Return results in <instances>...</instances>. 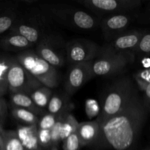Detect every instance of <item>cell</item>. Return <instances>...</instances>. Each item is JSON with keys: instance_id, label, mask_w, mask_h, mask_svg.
Here are the masks:
<instances>
[{"instance_id": "obj_14", "label": "cell", "mask_w": 150, "mask_h": 150, "mask_svg": "<svg viewBox=\"0 0 150 150\" xmlns=\"http://www.w3.org/2000/svg\"><path fill=\"white\" fill-rule=\"evenodd\" d=\"M16 132L25 150H42L38 142L37 125H23L19 124Z\"/></svg>"}, {"instance_id": "obj_32", "label": "cell", "mask_w": 150, "mask_h": 150, "mask_svg": "<svg viewBox=\"0 0 150 150\" xmlns=\"http://www.w3.org/2000/svg\"><path fill=\"white\" fill-rule=\"evenodd\" d=\"M144 18L145 20L150 21V4L146 9V11L144 15Z\"/></svg>"}, {"instance_id": "obj_24", "label": "cell", "mask_w": 150, "mask_h": 150, "mask_svg": "<svg viewBox=\"0 0 150 150\" xmlns=\"http://www.w3.org/2000/svg\"><path fill=\"white\" fill-rule=\"evenodd\" d=\"M13 57L0 55V92L4 95L7 89V74Z\"/></svg>"}, {"instance_id": "obj_18", "label": "cell", "mask_w": 150, "mask_h": 150, "mask_svg": "<svg viewBox=\"0 0 150 150\" xmlns=\"http://www.w3.org/2000/svg\"><path fill=\"white\" fill-rule=\"evenodd\" d=\"M10 103L12 107H16V108H21L24 109L29 110L32 111L36 115L42 116L45 114V111L38 108L34 102L32 101V98L29 95L21 92L18 93H10Z\"/></svg>"}, {"instance_id": "obj_5", "label": "cell", "mask_w": 150, "mask_h": 150, "mask_svg": "<svg viewBox=\"0 0 150 150\" xmlns=\"http://www.w3.org/2000/svg\"><path fill=\"white\" fill-rule=\"evenodd\" d=\"M15 58L41 84L51 89L58 86L60 76L57 69L41 59L34 51L29 49L19 53Z\"/></svg>"}, {"instance_id": "obj_1", "label": "cell", "mask_w": 150, "mask_h": 150, "mask_svg": "<svg viewBox=\"0 0 150 150\" xmlns=\"http://www.w3.org/2000/svg\"><path fill=\"white\" fill-rule=\"evenodd\" d=\"M147 111L138 91L120 113L99 126V135L94 146L132 150L138 141Z\"/></svg>"}, {"instance_id": "obj_28", "label": "cell", "mask_w": 150, "mask_h": 150, "mask_svg": "<svg viewBox=\"0 0 150 150\" xmlns=\"http://www.w3.org/2000/svg\"><path fill=\"white\" fill-rule=\"evenodd\" d=\"M38 139L42 150L52 149L50 130H38Z\"/></svg>"}, {"instance_id": "obj_9", "label": "cell", "mask_w": 150, "mask_h": 150, "mask_svg": "<svg viewBox=\"0 0 150 150\" xmlns=\"http://www.w3.org/2000/svg\"><path fill=\"white\" fill-rule=\"evenodd\" d=\"M41 86L43 84L28 73L15 57H13L7 74V89L10 93L21 92L29 95Z\"/></svg>"}, {"instance_id": "obj_10", "label": "cell", "mask_w": 150, "mask_h": 150, "mask_svg": "<svg viewBox=\"0 0 150 150\" xmlns=\"http://www.w3.org/2000/svg\"><path fill=\"white\" fill-rule=\"evenodd\" d=\"M101 48L87 39H74L66 42V61L71 64L88 62L95 59Z\"/></svg>"}, {"instance_id": "obj_25", "label": "cell", "mask_w": 150, "mask_h": 150, "mask_svg": "<svg viewBox=\"0 0 150 150\" xmlns=\"http://www.w3.org/2000/svg\"><path fill=\"white\" fill-rule=\"evenodd\" d=\"M60 116L46 112L41 116V117H39V120L37 123V128L38 130H51L57 122Z\"/></svg>"}, {"instance_id": "obj_12", "label": "cell", "mask_w": 150, "mask_h": 150, "mask_svg": "<svg viewBox=\"0 0 150 150\" xmlns=\"http://www.w3.org/2000/svg\"><path fill=\"white\" fill-rule=\"evenodd\" d=\"M92 62L71 64L65 80L66 94L72 95L92 79Z\"/></svg>"}, {"instance_id": "obj_35", "label": "cell", "mask_w": 150, "mask_h": 150, "mask_svg": "<svg viewBox=\"0 0 150 150\" xmlns=\"http://www.w3.org/2000/svg\"><path fill=\"white\" fill-rule=\"evenodd\" d=\"M0 150H2V143H1V136H0Z\"/></svg>"}, {"instance_id": "obj_13", "label": "cell", "mask_w": 150, "mask_h": 150, "mask_svg": "<svg viewBox=\"0 0 150 150\" xmlns=\"http://www.w3.org/2000/svg\"><path fill=\"white\" fill-rule=\"evenodd\" d=\"M146 31L128 30L111 41L109 48L117 52H133Z\"/></svg>"}, {"instance_id": "obj_36", "label": "cell", "mask_w": 150, "mask_h": 150, "mask_svg": "<svg viewBox=\"0 0 150 150\" xmlns=\"http://www.w3.org/2000/svg\"><path fill=\"white\" fill-rule=\"evenodd\" d=\"M3 95H3V94H2V93H1V92H0V98H1V97H2V96H3Z\"/></svg>"}, {"instance_id": "obj_16", "label": "cell", "mask_w": 150, "mask_h": 150, "mask_svg": "<svg viewBox=\"0 0 150 150\" xmlns=\"http://www.w3.org/2000/svg\"><path fill=\"white\" fill-rule=\"evenodd\" d=\"M0 46L7 51L21 53L29 50L34 45L22 35L15 32H8L0 40Z\"/></svg>"}, {"instance_id": "obj_26", "label": "cell", "mask_w": 150, "mask_h": 150, "mask_svg": "<svg viewBox=\"0 0 150 150\" xmlns=\"http://www.w3.org/2000/svg\"><path fill=\"white\" fill-rule=\"evenodd\" d=\"M67 114H69V113H66V114L60 115V117H59L58 120L57 121V122H56L55 125L53 126L52 128L50 130V132H51V146H52V149H58V145L59 144H60V142H61L60 134H61L62 123H63V119H64L65 116H66Z\"/></svg>"}, {"instance_id": "obj_33", "label": "cell", "mask_w": 150, "mask_h": 150, "mask_svg": "<svg viewBox=\"0 0 150 150\" xmlns=\"http://www.w3.org/2000/svg\"><path fill=\"white\" fill-rule=\"evenodd\" d=\"M143 64L144 65V67L146 69L150 68V59L149 58H146L143 60Z\"/></svg>"}, {"instance_id": "obj_7", "label": "cell", "mask_w": 150, "mask_h": 150, "mask_svg": "<svg viewBox=\"0 0 150 150\" xmlns=\"http://www.w3.org/2000/svg\"><path fill=\"white\" fill-rule=\"evenodd\" d=\"M76 2L101 18L118 13L137 12L142 4L141 0H79Z\"/></svg>"}, {"instance_id": "obj_31", "label": "cell", "mask_w": 150, "mask_h": 150, "mask_svg": "<svg viewBox=\"0 0 150 150\" xmlns=\"http://www.w3.org/2000/svg\"><path fill=\"white\" fill-rule=\"evenodd\" d=\"M144 95L143 98V100H144V105H145L147 111L150 110V83H149L148 86L144 90Z\"/></svg>"}, {"instance_id": "obj_20", "label": "cell", "mask_w": 150, "mask_h": 150, "mask_svg": "<svg viewBox=\"0 0 150 150\" xmlns=\"http://www.w3.org/2000/svg\"><path fill=\"white\" fill-rule=\"evenodd\" d=\"M52 95L51 89L43 85L31 92L29 96L38 108L45 111Z\"/></svg>"}, {"instance_id": "obj_15", "label": "cell", "mask_w": 150, "mask_h": 150, "mask_svg": "<svg viewBox=\"0 0 150 150\" xmlns=\"http://www.w3.org/2000/svg\"><path fill=\"white\" fill-rule=\"evenodd\" d=\"M76 133L82 147L87 146H94L99 135V125L96 120L79 122Z\"/></svg>"}, {"instance_id": "obj_21", "label": "cell", "mask_w": 150, "mask_h": 150, "mask_svg": "<svg viewBox=\"0 0 150 150\" xmlns=\"http://www.w3.org/2000/svg\"><path fill=\"white\" fill-rule=\"evenodd\" d=\"M11 114L13 118L23 125H37L39 117L29 110L21 108L12 107Z\"/></svg>"}, {"instance_id": "obj_23", "label": "cell", "mask_w": 150, "mask_h": 150, "mask_svg": "<svg viewBox=\"0 0 150 150\" xmlns=\"http://www.w3.org/2000/svg\"><path fill=\"white\" fill-rule=\"evenodd\" d=\"M79 123L74 116L71 113H69L65 116L62 123L61 134H60L62 142H64L71 135L76 132Z\"/></svg>"}, {"instance_id": "obj_34", "label": "cell", "mask_w": 150, "mask_h": 150, "mask_svg": "<svg viewBox=\"0 0 150 150\" xmlns=\"http://www.w3.org/2000/svg\"><path fill=\"white\" fill-rule=\"evenodd\" d=\"M4 130V129L3 128V125L1 124V123H0V134H1V133H2Z\"/></svg>"}, {"instance_id": "obj_17", "label": "cell", "mask_w": 150, "mask_h": 150, "mask_svg": "<svg viewBox=\"0 0 150 150\" xmlns=\"http://www.w3.org/2000/svg\"><path fill=\"white\" fill-rule=\"evenodd\" d=\"M67 94H53L47 105V113L60 116L69 113L73 108V105Z\"/></svg>"}, {"instance_id": "obj_11", "label": "cell", "mask_w": 150, "mask_h": 150, "mask_svg": "<svg viewBox=\"0 0 150 150\" xmlns=\"http://www.w3.org/2000/svg\"><path fill=\"white\" fill-rule=\"evenodd\" d=\"M137 17V12H131L118 13L100 18L99 27L106 40L110 42L128 31L129 26Z\"/></svg>"}, {"instance_id": "obj_8", "label": "cell", "mask_w": 150, "mask_h": 150, "mask_svg": "<svg viewBox=\"0 0 150 150\" xmlns=\"http://www.w3.org/2000/svg\"><path fill=\"white\" fill-rule=\"evenodd\" d=\"M35 52L56 69L66 64V42L63 38L55 32L37 44Z\"/></svg>"}, {"instance_id": "obj_27", "label": "cell", "mask_w": 150, "mask_h": 150, "mask_svg": "<svg viewBox=\"0 0 150 150\" xmlns=\"http://www.w3.org/2000/svg\"><path fill=\"white\" fill-rule=\"evenodd\" d=\"M133 53L138 55H150V32H144Z\"/></svg>"}, {"instance_id": "obj_37", "label": "cell", "mask_w": 150, "mask_h": 150, "mask_svg": "<svg viewBox=\"0 0 150 150\" xmlns=\"http://www.w3.org/2000/svg\"><path fill=\"white\" fill-rule=\"evenodd\" d=\"M144 150H150V146H149V147H148V148H146V149H144Z\"/></svg>"}, {"instance_id": "obj_6", "label": "cell", "mask_w": 150, "mask_h": 150, "mask_svg": "<svg viewBox=\"0 0 150 150\" xmlns=\"http://www.w3.org/2000/svg\"><path fill=\"white\" fill-rule=\"evenodd\" d=\"M134 57L133 52H117L108 46L101 48L91 64L93 76L109 77L119 74L133 62Z\"/></svg>"}, {"instance_id": "obj_19", "label": "cell", "mask_w": 150, "mask_h": 150, "mask_svg": "<svg viewBox=\"0 0 150 150\" xmlns=\"http://www.w3.org/2000/svg\"><path fill=\"white\" fill-rule=\"evenodd\" d=\"M19 13L16 6H10L0 10V35L10 32L17 21Z\"/></svg>"}, {"instance_id": "obj_38", "label": "cell", "mask_w": 150, "mask_h": 150, "mask_svg": "<svg viewBox=\"0 0 150 150\" xmlns=\"http://www.w3.org/2000/svg\"><path fill=\"white\" fill-rule=\"evenodd\" d=\"M52 150H58V149H52Z\"/></svg>"}, {"instance_id": "obj_2", "label": "cell", "mask_w": 150, "mask_h": 150, "mask_svg": "<svg viewBox=\"0 0 150 150\" xmlns=\"http://www.w3.org/2000/svg\"><path fill=\"white\" fill-rule=\"evenodd\" d=\"M38 7L53 22L69 29L91 31L99 26V18L69 4L49 2L41 4Z\"/></svg>"}, {"instance_id": "obj_4", "label": "cell", "mask_w": 150, "mask_h": 150, "mask_svg": "<svg viewBox=\"0 0 150 150\" xmlns=\"http://www.w3.org/2000/svg\"><path fill=\"white\" fill-rule=\"evenodd\" d=\"M52 21L39 7H30L23 13H19L16 23L10 32H15L24 37L33 45L54 33Z\"/></svg>"}, {"instance_id": "obj_3", "label": "cell", "mask_w": 150, "mask_h": 150, "mask_svg": "<svg viewBox=\"0 0 150 150\" xmlns=\"http://www.w3.org/2000/svg\"><path fill=\"white\" fill-rule=\"evenodd\" d=\"M138 91L132 79L122 76L116 79L105 91L101 110L96 120L99 125L120 113Z\"/></svg>"}, {"instance_id": "obj_30", "label": "cell", "mask_w": 150, "mask_h": 150, "mask_svg": "<svg viewBox=\"0 0 150 150\" xmlns=\"http://www.w3.org/2000/svg\"><path fill=\"white\" fill-rule=\"evenodd\" d=\"M7 114V105L6 100L1 97L0 98V123L3 125Z\"/></svg>"}, {"instance_id": "obj_29", "label": "cell", "mask_w": 150, "mask_h": 150, "mask_svg": "<svg viewBox=\"0 0 150 150\" xmlns=\"http://www.w3.org/2000/svg\"><path fill=\"white\" fill-rule=\"evenodd\" d=\"M82 147L80 140L76 132L69 136L63 142V150H80Z\"/></svg>"}, {"instance_id": "obj_22", "label": "cell", "mask_w": 150, "mask_h": 150, "mask_svg": "<svg viewBox=\"0 0 150 150\" xmlns=\"http://www.w3.org/2000/svg\"><path fill=\"white\" fill-rule=\"evenodd\" d=\"M2 150H25L18 138L16 130H5L0 134Z\"/></svg>"}]
</instances>
